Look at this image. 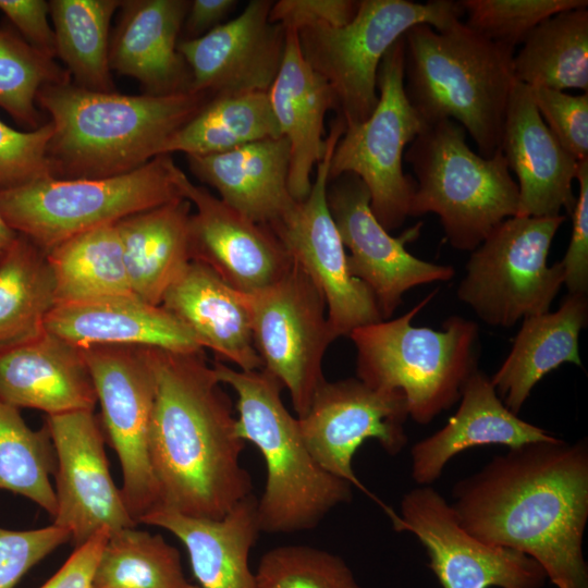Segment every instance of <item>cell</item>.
<instances>
[{"instance_id": "obj_1", "label": "cell", "mask_w": 588, "mask_h": 588, "mask_svg": "<svg viewBox=\"0 0 588 588\" xmlns=\"http://www.w3.org/2000/svg\"><path fill=\"white\" fill-rule=\"evenodd\" d=\"M450 503L476 538L532 558L556 588H588V444L561 439L509 449L461 479Z\"/></svg>"}, {"instance_id": "obj_2", "label": "cell", "mask_w": 588, "mask_h": 588, "mask_svg": "<svg viewBox=\"0 0 588 588\" xmlns=\"http://www.w3.org/2000/svg\"><path fill=\"white\" fill-rule=\"evenodd\" d=\"M146 350L156 378L149 453L159 506L222 518L253 489L232 401L204 351Z\"/></svg>"}, {"instance_id": "obj_3", "label": "cell", "mask_w": 588, "mask_h": 588, "mask_svg": "<svg viewBox=\"0 0 588 588\" xmlns=\"http://www.w3.org/2000/svg\"><path fill=\"white\" fill-rule=\"evenodd\" d=\"M212 98L192 90L154 96L93 91L73 83L42 86L36 98L53 134L51 177L103 179L134 171L161 155L166 142Z\"/></svg>"}, {"instance_id": "obj_4", "label": "cell", "mask_w": 588, "mask_h": 588, "mask_svg": "<svg viewBox=\"0 0 588 588\" xmlns=\"http://www.w3.org/2000/svg\"><path fill=\"white\" fill-rule=\"evenodd\" d=\"M404 38V87L425 124L458 123L492 157L500 148L512 87L514 49L494 42L461 20L442 29L428 24Z\"/></svg>"}, {"instance_id": "obj_5", "label": "cell", "mask_w": 588, "mask_h": 588, "mask_svg": "<svg viewBox=\"0 0 588 588\" xmlns=\"http://www.w3.org/2000/svg\"><path fill=\"white\" fill-rule=\"evenodd\" d=\"M222 384L237 395V433L261 453L267 470L257 499L260 531L290 534L316 527L339 504L352 498V485L326 471L302 437L298 419L281 399L283 385L268 371H244L212 364Z\"/></svg>"}, {"instance_id": "obj_6", "label": "cell", "mask_w": 588, "mask_h": 588, "mask_svg": "<svg viewBox=\"0 0 588 588\" xmlns=\"http://www.w3.org/2000/svg\"><path fill=\"white\" fill-rule=\"evenodd\" d=\"M436 293L395 319L359 327L348 335L357 354L356 378L375 389L402 392L408 416L420 425L451 408L478 369L476 322L452 316L442 330L412 324Z\"/></svg>"}, {"instance_id": "obj_7", "label": "cell", "mask_w": 588, "mask_h": 588, "mask_svg": "<svg viewBox=\"0 0 588 588\" xmlns=\"http://www.w3.org/2000/svg\"><path fill=\"white\" fill-rule=\"evenodd\" d=\"M404 156L416 176L409 216L436 213L454 248L473 252L518 216V185L501 149L490 158L476 154L455 121L425 124Z\"/></svg>"}, {"instance_id": "obj_8", "label": "cell", "mask_w": 588, "mask_h": 588, "mask_svg": "<svg viewBox=\"0 0 588 588\" xmlns=\"http://www.w3.org/2000/svg\"><path fill=\"white\" fill-rule=\"evenodd\" d=\"M170 155L103 179L41 177L0 191V213L17 234L48 254L63 242L134 213L184 198Z\"/></svg>"}, {"instance_id": "obj_9", "label": "cell", "mask_w": 588, "mask_h": 588, "mask_svg": "<svg viewBox=\"0 0 588 588\" xmlns=\"http://www.w3.org/2000/svg\"><path fill=\"white\" fill-rule=\"evenodd\" d=\"M460 1L362 0L344 26L318 25L297 32L302 54L323 76L346 126L366 121L378 102L377 73L385 52L415 25L442 29L461 20Z\"/></svg>"}, {"instance_id": "obj_10", "label": "cell", "mask_w": 588, "mask_h": 588, "mask_svg": "<svg viewBox=\"0 0 588 588\" xmlns=\"http://www.w3.org/2000/svg\"><path fill=\"white\" fill-rule=\"evenodd\" d=\"M565 216H515L498 224L466 264L457 297L486 323L511 328L543 314L564 284L561 262H547Z\"/></svg>"}, {"instance_id": "obj_11", "label": "cell", "mask_w": 588, "mask_h": 588, "mask_svg": "<svg viewBox=\"0 0 588 588\" xmlns=\"http://www.w3.org/2000/svg\"><path fill=\"white\" fill-rule=\"evenodd\" d=\"M377 89L378 102L371 115L345 126L333 150L328 177L357 175L369 191L371 211L389 232L409 217L416 182L403 172V155L425 125L405 93L403 37L381 60Z\"/></svg>"}, {"instance_id": "obj_12", "label": "cell", "mask_w": 588, "mask_h": 588, "mask_svg": "<svg viewBox=\"0 0 588 588\" xmlns=\"http://www.w3.org/2000/svg\"><path fill=\"white\" fill-rule=\"evenodd\" d=\"M246 298L262 369L287 389L301 418L326 381L322 359L334 341L324 298L295 262L279 281Z\"/></svg>"}, {"instance_id": "obj_13", "label": "cell", "mask_w": 588, "mask_h": 588, "mask_svg": "<svg viewBox=\"0 0 588 588\" xmlns=\"http://www.w3.org/2000/svg\"><path fill=\"white\" fill-rule=\"evenodd\" d=\"M345 126L338 114L330 124L326 151L316 166L309 194L268 225L322 294L334 340L383 320L371 291L350 272L345 247L327 204L330 160Z\"/></svg>"}, {"instance_id": "obj_14", "label": "cell", "mask_w": 588, "mask_h": 588, "mask_svg": "<svg viewBox=\"0 0 588 588\" xmlns=\"http://www.w3.org/2000/svg\"><path fill=\"white\" fill-rule=\"evenodd\" d=\"M101 406V422L123 475L122 494L136 524L160 504L149 438L156 378L145 346L81 347Z\"/></svg>"}, {"instance_id": "obj_15", "label": "cell", "mask_w": 588, "mask_h": 588, "mask_svg": "<svg viewBox=\"0 0 588 588\" xmlns=\"http://www.w3.org/2000/svg\"><path fill=\"white\" fill-rule=\"evenodd\" d=\"M387 512L396 530L420 541L442 588H542L548 579L532 558L465 530L450 503L430 486L404 494L400 515Z\"/></svg>"}, {"instance_id": "obj_16", "label": "cell", "mask_w": 588, "mask_h": 588, "mask_svg": "<svg viewBox=\"0 0 588 588\" xmlns=\"http://www.w3.org/2000/svg\"><path fill=\"white\" fill-rule=\"evenodd\" d=\"M327 204L345 248L353 277L372 293L382 319H389L408 290L438 281H449L455 270L413 256L405 244L419 236L421 222L393 237L370 208V194L353 173L328 182Z\"/></svg>"}, {"instance_id": "obj_17", "label": "cell", "mask_w": 588, "mask_h": 588, "mask_svg": "<svg viewBox=\"0 0 588 588\" xmlns=\"http://www.w3.org/2000/svg\"><path fill=\"white\" fill-rule=\"evenodd\" d=\"M408 417L402 392L375 389L358 378H348L326 380L308 412L297 419L315 461L370 495L353 470V456L367 439H376L390 455L402 452L407 444L404 424Z\"/></svg>"}, {"instance_id": "obj_18", "label": "cell", "mask_w": 588, "mask_h": 588, "mask_svg": "<svg viewBox=\"0 0 588 588\" xmlns=\"http://www.w3.org/2000/svg\"><path fill=\"white\" fill-rule=\"evenodd\" d=\"M56 452L53 525L79 546L106 528L135 527L121 489L114 485L105 451V433L94 411L46 418Z\"/></svg>"}, {"instance_id": "obj_19", "label": "cell", "mask_w": 588, "mask_h": 588, "mask_svg": "<svg viewBox=\"0 0 588 588\" xmlns=\"http://www.w3.org/2000/svg\"><path fill=\"white\" fill-rule=\"evenodd\" d=\"M184 198L195 206L189 220L191 261L210 268L244 294L259 292L283 278L293 260L268 225L232 208L181 171Z\"/></svg>"}, {"instance_id": "obj_20", "label": "cell", "mask_w": 588, "mask_h": 588, "mask_svg": "<svg viewBox=\"0 0 588 588\" xmlns=\"http://www.w3.org/2000/svg\"><path fill=\"white\" fill-rule=\"evenodd\" d=\"M273 1L252 0L243 12L195 39L179 41L189 90L210 96L268 93L280 70L286 29L270 20Z\"/></svg>"}, {"instance_id": "obj_21", "label": "cell", "mask_w": 588, "mask_h": 588, "mask_svg": "<svg viewBox=\"0 0 588 588\" xmlns=\"http://www.w3.org/2000/svg\"><path fill=\"white\" fill-rule=\"evenodd\" d=\"M500 149L517 177L524 217L571 216L578 162L559 143L538 112L529 87L515 81L505 113Z\"/></svg>"}, {"instance_id": "obj_22", "label": "cell", "mask_w": 588, "mask_h": 588, "mask_svg": "<svg viewBox=\"0 0 588 588\" xmlns=\"http://www.w3.org/2000/svg\"><path fill=\"white\" fill-rule=\"evenodd\" d=\"M45 329L78 347L130 345L185 353L204 351L173 314L134 294L58 303L48 314Z\"/></svg>"}, {"instance_id": "obj_23", "label": "cell", "mask_w": 588, "mask_h": 588, "mask_svg": "<svg viewBox=\"0 0 588 588\" xmlns=\"http://www.w3.org/2000/svg\"><path fill=\"white\" fill-rule=\"evenodd\" d=\"M0 401L47 416L94 411L98 402L82 348L46 330L0 352Z\"/></svg>"}, {"instance_id": "obj_24", "label": "cell", "mask_w": 588, "mask_h": 588, "mask_svg": "<svg viewBox=\"0 0 588 588\" xmlns=\"http://www.w3.org/2000/svg\"><path fill=\"white\" fill-rule=\"evenodd\" d=\"M191 1L126 0L109 46L111 71L139 82L144 94L189 90L191 73L177 50Z\"/></svg>"}, {"instance_id": "obj_25", "label": "cell", "mask_w": 588, "mask_h": 588, "mask_svg": "<svg viewBox=\"0 0 588 588\" xmlns=\"http://www.w3.org/2000/svg\"><path fill=\"white\" fill-rule=\"evenodd\" d=\"M460 400L444 427L412 446V477L419 486L438 480L449 461L469 448L494 444L516 449L558 439L511 412L491 379L479 369L465 382Z\"/></svg>"}, {"instance_id": "obj_26", "label": "cell", "mask_w": 588, "mask_h": 588, "mask_svg": "<svg viewBox=\"0 0 588 588\" xmlns=\"http://www.w3.org/2000/svg\"><path fill=\"white\" fill-rule=\"evenodd\" d=\"M268 96L281 134L290 144L289 189L302 201L326 151V115L330 110L338 113L339 105L327 79L304 59L295 30L286 29L283 60Z\"/></svg>"}, {"instance_id": "obj_27", "label": "cell", "mask_w": 588, "mask_h": 588, "mask_svg": "<svg viewBox=\"0 0 588 588\" xmlns=\"http://www.w3.org/2000/svg\"><path fill=\"white\" fill-rule=\"evenodd\" d=\"M161 305L194 335L201 348L240 370L264 368L255 348L246 294L229 286L210 268L191 261L166 292Z\"/></svg>"}, {"instance_id": "obj_28", "label": "cell", "mask_w": 588, "mask_h": 588, "mask_svg": "<svg viewBox=\"0 0 588 588\" xmlns=\"http://www.w3.org/2000/svg\"><path fill=\"white\" fill-rule=\"evenodd\" d=\"M186 160L222 201L260 224L278 221L296 204L289 189L290 144L284 136L220 154L188 155Z\"/></svg>"}, {"instance_id": "obj_29", "label": "cell", "mask_w": 588, "mask_h": 588, "mask_svg": "<svg viewBox=\"0 0 588 588\" xmlns=\"http://www.w3.org/2000/svg\"><path fill=\"white\" fill-rule=\"evenodd\" d=\"M139 523L163 528L179 538L200 588H256L249 553L261 531L253 493L219 519L186 516L158 506Z\"/></svg>"}, {"instance_id": "obj_30", "label": "cell", "mask_w": 588, "mask_h": 588, "mask_svg": "<svg viewBox=\"0 0 588 588\" xmlns=\"http://www.w3.org/2000/svg\"><path fill=\"white\" fill-rule=\"evenodd\" d=\"M588 322L587 294L568 293L555 311L523 319L512 348L490 378L504 405L518 414L534 387L562 364L583 367L578 339Z\"/></svg>"}, {"instance_id": "obj_31", "label": "cell", "mask_w": 588, "mask_h": 588, "mask_svg": "<svg viewBox=\"0 0 588 588\" xmlns=\"http://www.w3.org/2000/svg\"><path fill=\"white\" fill-rule=\"evenodd\" d=\"M192 204L175 199L115 222L132 293L161 305L171 284L191 262Z\"/></svg>"}, {"instance_id": "obj_32", "label": "cell", "mask_w": 588, "mask_h": 588, "mask_svg": "<svg viewBox=\"0 0 588 588\" xmlns=\"http://www.w3.org/2000/svg\"><path fill=\"white\" fill-rule=\"evenodd\" d=\"M56 304L54 279L47 254L17 234L0 255V352L41 334Z\"/></svg>"}, {"instance_id": "obj_33", "label": "cell", "mask_w": 588, "mask_h": 588, "mask_svg": "<svg viewBox=\"0 0 588 588\" xmlns=\"http://www.w3.org/2000/svg\"><path fill=\"white\" fill-rule=\"evenodd\" d=\"M513 57L515 81L529 87L588 93V10L562 11L541 22Z\"/></svg>"}, {"instance_id": "obj_34", "label": "cell", "mask_w": 588, "mask_h": 588, "mask_svg": "<svg viewBox=\"0 0 588 588\" xmlns=\"http://www.w3.org/2000/svg\"><path fill=\"white\" fill-rule=\"evenodd\" d=\"M279 136L268 93L218 95L166 142L161 155L220 154Z\"/></svg>"}, {"instance_id": "obj_35", "label": "cell", "mask_w": 588, "mask_h": 588, "mask_svg": "<svg viewBox=\"0 0 588 588\" xmlns=\"http://www.w3.org/2000/svg\"><path fill=\"white\" fill-rule=\"evenodd\" d=\"M58 303L133 294L115 223L81 233L47 254Z\"/></svg>"}, {"instance_id": "obj_36", "label": "cell", "mask_w": 588, "mask_h": 588, "mask_svg": "<svg viewBox=\"0 0 588 588\" xmlns=\"http://www.w3.org/2000/svg\"><path fill=\"white\" fill-rule=\"evenodd\" d=\"M121 4L120 0L49 1L57 57L74 85L115 91L109 63L110 24Z\"/></svg>"}, {"instance_id": "obj_37", "label": "cell", "mask_w": 588, "mask_h": 588, "mask_svg": "<svg viewBox=\"0 0 588 588\" xmlns=\"http://www.w3.org/2000/svg\"><path fill=\"white\" fill-rule=\"evenodd\" d=\"M93 588H200L183 572L179 551L160 535L135 527L110 532Z\"/></svg>"}, {"instance_id": "obj_38", "label": "cell", "mask_w": 588, "mask_h": 588, "mask_svg": "<svg viewBox=\"0 0 588 588\" xmlns=\"http://www.w3.org/2000/svg\"><path fill=\"white\" fill-rule=\"evenodd\" d=\"M57 469L49 431L30 429L19 408L0 401V489L21 494L52 517L57 501L50 476Z\"/></svg>"}, {"instance_id": "obj_39", "label": "cell", "mask_w": 588, "mask_h": 588, "mask_svg": "<svg viewBox=\"0 0 588 588\" xmlns=\"http://www.w3.org/2000/svg\"><path fill=\"white\" fill-rule=\"evenodd\" d=\"M69 72L53 58L30 46L15 33L0 28V108L30 130L42 125L36 105L45 85L70 83Z\"/></svg>"}, {"instance_id": "obj_40", "label": "cell", "mask_w": 588, "mask_h": 588, "mask_svg": "<svg viewBox=\"0 0 588 588\" xmlns=\"http://www.w3.org/2000/svg\"><path fill=\"white\" fill-rule=\"evenodd\" d=\"M255 579L256 588H363L342 558L304 544L267 551Z\"/></svg>"}, {"instance_id": "obj_41", "label": "cell", "mask_w": 588, "mask_h": 588, "mask_svg": "<svg viewBox=\"0 0 588 588\" xmlns=\"http://www.w3.org/2000/svg\"><path fill=\"white\" fill-rule=\"evenodd\" d=\"M465 22L488 39L515 50L544 20L588 7L587 0H463Z\"/></svg>"}, {"instance_id": "obj_42", "label": "cell", "mask_w": 588, "mask_h": 588, "mask_svg": "<svg viewBox=\"0 0 588 588\" xmlns=\"http://www.w3.org/2000/svg\"><path fill=\"white\" fill-rule=\"evenodd\" d=\"M52 134L50 121L22 132L0 120V191L50 176L47 149Z\"/></svg>"}, {"instance_id": "obj_43", "label": "cell", "mask_w": 588, "mask_h": 588, "mask_svg": "<svg viewBox=\"0 0 588 588\" xmlns=\"http://www.w3.org/2000/svg\"><path fill=\"white\" fill-rule=\"evenodd\" d=\"M529 90L542 120L563 148L577 161L588 159V93L575 96L547 87Z\"/></svg>"}, {"instance_id": "obj_44", "label": "cell", "mask_w": 588, "mask_h": 588, "mask_svg": "<svg viewBox=\"0 0 588 588\" xmlns=\"http://www.w3.org/2000/svg\"><path fill=\"white\" fill-rule=\"evenodd\" d=\"M71 539L56 525L32 530L0 527V588H14L38 562Z\"/></svg>"}, {"instance_id": "obj_45", "label": "cell", "mask_w": 588, "mask_h": 588, "mask_svg": "<svg viewBox=\"0 0 588 588\" xmlns=\"http://www.w3.org/2000/svg\"><path fill=\"white\" fill-rule=\"evenodd\" d=\"M576 180L578 196L571 217L572 236L560 261L564 270V285L568 293L588 292V159L578 162Z\"/></svg>"}, {"instance_id": "obj_46", "label": "cell", "mask_w": 588, "mask_h": 588, "mask_svg": "<svg viewBox=\"0 0 588 588\" xmlns=\"http://www.w3.org/2000/svg\"><path fill=\"white\" fill-rule=\"evenodd\" d=\"M357 9L358 1L353 0H280L273 2L270 20L295 32L318 25L339 27L348 24Z\"/></svg>"}, {"instance_id": "obj_47", "label": "cell", "mask_w": 588, "mask_h": 588, "mask_svg": "<svg viewBox=\"0 0 588 588\" xmlns=\"http://www.w3.org/2000/svg\"><path fill=\"white\" fill-rule=\"evenodd\" d=\"M0 11L23 39L50 58L57 57L53 28L49 25V2L45 0H0Z\"/></svg>"}, {"instance_id": "obj_48", "label": "cell", "mask_w": 588, "mask_h": 588, "mask_svg": "<svg viewBox=\"0 0 588 588\" xmlns=\"http://www.w3.org/2000/svg\"><path fill=\"white\" fill-rule=\"evenodd\" d=\"M109 534L103 528L77 546L61 568L39 588H93L97 563Z\"/></svg>"}, {"instance_id": "obj_49", "label": "cell", "mask_w": 588, "mask_h": 588, "mask_svg": "<svg viewBox=\"0 0 588 588\" xmlns=\"http://www.w3.org/2000/svg\"><path fill=\"white\" fill-rule=\"evenodd\" d=\"M235 0H194L191 1L183 26L184 39H195L212 30L236 7Z\"/></svg>"}, {"instance_id": "obj_50", "label": "cell", "mask_w": 588, "mask_h": 588, "mask_svg": "<svg viewBox=\"0 0 588 588\" xmlns=\"http://www.w3.org/2000/svg\"><path fill=\"white\" fill-rule=\"evenodd\" d=\"M17 233L10 228L0 213V255H2L14 242Z\"/></svg>"}]
</instances>
